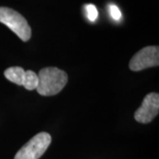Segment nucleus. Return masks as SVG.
<instances>
[{"mask_svg": "<svg viewBox=\"0 0 159 159\" xmlns=\"http://www.w3.org/2000/svg\"><path fill=\"white\" fill-rule=\"evenodd\" d=\"M39 83L36 90L41 96L50 97L58 94L66 85L68 76L66 72L57 67H45L37 74Z\"/></svg>", "mask_w": 159, "mask_h": 159, "instance_id": "obj_1", "label": "nucleus"}, {"mask_svg": "<svg viewBox=\"0 0 159 159\" xmlns=\"http://www.w3.org/2000/svg\"><path fill=\"white\" fill-rule=\"evenodd\" d=\"M0 22L8 27L23 42H28L31 38L30 26L17 11L9 7H0Z\"/></svg>", "mask_w": 159, "mask_h": 159, "instance_id": "obj_2", "label": "nucleus"}, {"mask_svg": "<svg viewBox=\"0 0 159 159\" xmlns=\"http://www.w3.org/2000/svg\"><path fill=\"white\" fill-rule=\"evenodd\" d=\"M51 142V137L48 133H39L18 151L14 159H39L49 148Z\"/></svg>", "mask_w": 159, "mask_h": 159, "instance_id": "obj_3", "label": "nucleus"}, {"mask_svg": "<svg viewBox=\"0 0 159 159\" xmlns=\"http://www.w3.org/2000/svg\"><path fill=\"white\" fill-rule=\"evenodd\" d=\"M158 64V46H148L134 55L129 63V68L134 72H139L148 67L157 66Z\"/></svg>", "mask_w": 159, "mask_h": 159, "instance_id": "obj_4", "label": "nucleus"}, {"mask_svg": "<svg viewBox=\"0 0 159 159\" xmlns=\"http://www.w3.org/2000/svg\"><path fill=\"white\" fill-rule=\"evenodd\" d=\"M159 95L157 93H149L143 99L142 105L134 112V119L142 124L150 123L158 114Z\"/></svg>", "mask_w": 159, "mask_h": 159, "instance_id": "obj_5", "label": "nucleus"}, {"mask_svg": "<svg viewBox=\"0 0 159 159\" xmlns=\"http://www.w3.org/2000/svg\"><path fill=\"white\" fill-rule=\"evenodd\" d=\"M26 71L20 66H12L9 67L5 71V77L8 80L15 83L19 86H22Z\"/></svg>", "mask_w": 159, "mask_h": 159, "instance_id": "obj_6", "label": "nucleus"}, {"mask_svg": "<svg viewBox=\"0 0 159 159\" xmlns=\"http://www.w3.org/2000/svg\"><path fill=\"white\" fill-rule=\"evenodd\" d=\"M38 83H39V79H38L37 74L31 70L26 71L25 78H24L22 84L23 87L28 90H34V89H36Z\"/></svg>", "mask_w": 159, "mask_h": 159, "instance_id": "obj_7", "label": "nucleus"}, {"mask_svg": "<svg viewBox=\"0 0 159 159\" xmlns=\"http://www.w3.org/2000/svg\"><path fill=\"white\" fill-rule=\"evenodd\" d=\"M85 10L88 19L92 22L96 21L98 17V11H97V7L94 5H86Z\"/></svg>", "mask_w": 159, "mask_h": 159, "instance_id": "obj_8", "label": "nucleus"}, {"mask_svg": "<svg viewBox=\"0 0 159 159\" xmlns=\"http://www.w3.org/2000/svg\"><path fill=\"white\" fill-rule=\"evenodd\" d=\"M109 11L111 18L115 20H119L121 19V11L115 5H111L109 7Z\"/></svg>", "mask_w": 159, "mask_h": 159, "instance_id": "obj_9", "label": "nucleus"}]
</instances>
